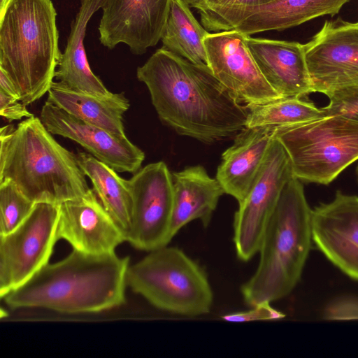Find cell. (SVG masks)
I'll return each instance as SVG.
<instances>
[{
    "instance_id": "d4e9b609",
    "label": "cell",
    "mask_w": 358,
    "mask_h": 358,
    "mask_svg": "<svg viewBox=\"0 0 358 358\" xmlns=\"http://www.w3.org/2000/svg\"><path fill=\"white\" fill-rule=\"evenodd\" d=\"M246 128L288 127L322 118V108L299 97L280 98L249 107Z\"/></svg>"
},
{
    "instance_id": "30bf717a",
    "label": "cell",
    "mask_w": 358,
    "mask_h": 358,
    "mask_svg": "<svg viewBox=\"0 0 358 358\" xmlns=\"http://www.w3.org/2000/svg\"><path fill=\"white\" fill-rule=\"evenodd\" d=\"M128 182L132 215L126 241L147 252L167 245L172 240V173L164 162H158L140 169Z\"/></svg>"
},
{
    "instance_id": "4dcf8cb0",
    "label": "cell",
    "mask_w": 358,
    "mask_h": 358,
    "mask_svg": "<svg viewBox=\"0 0 358 358\" xmlns=\"http://www.w3.org/2000/svg\"><path fill=\"white\" fill-rule=\"evenodd\" d=\"M26 106L19 99L0 91V115L5 119L13 121L32 117L34 115Z\"/></svg>"
},
{
    "instance_id": "cb8c5ba5",
    "label": "cell",
    "mask_w": 358,
    "mask_h": 358,
    "mask_svg": "<svg viewBox=\"0 0 358 358\" xmlns=\"http://www.w3.org/2000/svg\"><path fill=\"white\" fill-rule=\"evenodd\" d=\"M208 33L185 2L171 0L162 48L192 63L208 65L204 39Z\"/></svg>"
},
{
    "instance_id": "f1b7e54d",
    "label": "cell",
    "mask_w": 358,
    "mask_h": 358,
    "mask_svg": "<svg viewBox=\"0 0 358 358\" xmlns=\"http://www.w3.org/2000/svg\"><path fill=\"white\" fill-rule=\"evenodd\" d=\"M322 318L331 321L358 320V296L345 295L331 300L323 310Z\"/></svg>"
},
{
    "instance_id": "9c48e42d",
    "label": "cell",
    "mask_w": 358,
    "mask_h": 358,
    "mask_svg": "<svg viewBox=\"0 0 358 358\" xmlns=\"http://www.w3.org/2000/svg\"><path fill=\"white\" fill-rule=\"evenodd\" d=\"M59 204L36 203L16 229L0 235V296L20 287L48 264L58 240Z\"/></svg>"
},
{
    "instance_id": "6da1fadb",
    "label": "cell",
    "mask_w": 358,
    "mask_h": 358,
    "mask_svg": "<svg viewBox=\"0 0 358 358\" xmlns=\"http://www.w3.org/2000/svg\"><path fill=\"white\" fill-rule=\"evenodd\" d=\"M160 120L180 135L212 143L246 129L248 106L213 73L164 48L136 71Z\"/></svg>"
},
{
    "instance_id": "ac0fdd59",
    "label": "cell",
    "mask_w": 358,
    "mask_h": 358,
    "mask_svg": "<svg viewBox=\"0 0 358 358\" xmlns=\"http://www.w3.org/2000/svg\"><path fill=\"white\" fill-rule=\"evenodd\" d=\"M274 129L246 128L222 155L215 178L224 192L238 203L245 198L259 173Z\"/></svg>"
},
{
    "instance_id": "277c9868",
    "label": "cell",
    "mask_w": 358,
    "mask_h": 358,
    "mask_svg": "<svg viewBox=\"0 0 358 358\" xmlns=\"http://www.w3.org/2000/svg\"><path fill=\"white\" fill-rule=\"evenodd\" d=\"M311 215L303 185L293 177L285 185L263 235L257 270L241 287L246 304L271 303L296 286L313 243Z\"/></svg>"
},
{
    "instance_id": "4316f807",
    "label": "cell",
    "mask_w": 358,
    "mask_h": 358,
    "mask_svg": "<svg viewBox=\"0 0 358 358\" xmlns=\"http://www.w3.org/2000/svg\"><path fill=\"white\" fill-rule=\"evenodd\" d=\"M35 203L11 182H0V235L20 225L32 211Z\"/></svg>"
},
{
    "instance_id": "7a4b0ae2",
    "label": "cell",
    "mask_w": 358,
    "mask_h": 358,
    "mask_svg": "<svg viewBox=\"0 0 358 358\" xmlns=\"http://www.w3.org/2000/svg\"><path fill=\"white\" fill-rule=\"evenodd\" d=\"M129 258L115 252L92 254L73 249L47 264L3 299L11 309L41 308L61 313H93L125 301Z\"/></svg>"
},
{
    "instance_id": "d6986e66",
    "label": "cell",
    "mask_w": 358,
    "mask_h": 358,
    "mask_svg": "<svg viewBox=\"0 0 358 358\" xmlns=\"http://www.w3.org/2000/svg\"><path fill=\"white\" fill-rule=\"evenodd\" d=\"M173 209L171 226L173 238L182 227L199 220L206 227L220 197L225 192L220 183L201 166L172 173Z\"/></svg>"
},
{
    "instance_id": "ba28073f",
    "label": "cell",
    "mask_w": 358,
    "mask_h": 358,
    "mask_svg": "<svg viewBox=\"0 0 358 358\" xmlns=\"http://www.w3.org/2000/svg\"><path fill=\"white\" fill-rule=\"evenodd\" d=\"M293 177L288 153L273 136L255 181L234 214V242L238 259L248 262L258 252L282 191Z\"/></svg>"
},
{
    "instance_id": "3957f363",
    "label": "cell",
    "mask_w": 358,
    "mask_h": 358,
    "mask_svg": "<svg viewBox=\"0 0 358 358\" xmlns=\"http://www.w3.org/2000/svg\"><path fill=\"white\" fill-rule=\"evenodd\" d=\"M0 182H13L34 202L57 204L90 188L76 155L62 146L33 115L0 129Z\"/></svg>"
},
{
    "instance_id": "8fae6325",
    "label": "cell",
    "mask_w": 358,
    "mask_h": 358,
    "mask_svg": "<svg viewBox=\"0 0 358 358\" xmlns=\"http://www.w3.org/2000/svg\"><path fill=\"white\" fill-rule=\"evenodd\" d=\"M303 46L312 92L358 87V22L326 20Z\"/></svg>"
},
{
    "instance_id": "44dd1931",
    "label": "cell",
    "mask_w": 358,
    "mask_h": 358,
    "mask_svg": "<svg viewBox=\"0 0 358 358\" xmlns=\"http://www.w3.org/2000/svg\"><path fill=\"white\" fill-rule=\"evenodd\" d=\"M350 1L275 0L247 11L234 29L249 36L281 31L322 15H334Z\"/></svg>"
},
{
    "instance_id": "52a82bcc",
    "label": "cell",
    "mask_w": 358,
    "mask_h": 358,
    "mask_svg": "<svg viewBox=\"0 0 358 358\" xmlns=\"http://www.w3.org/2000/svg\"><path fill=\"white\" fill-rule=\"evenodd\" d=\"M300 180L328 185L358 159V122L327 116L274 129Z\"/></svg>"
},
{
    "instance_id": "2e32d148",
    "label": "cell",
    "mask_w": 358,
    "mask_h": 358,
    "mask_svg": "<svg viewBox=\"0 0 358 358\" xmlns=\"http://www.w3.org/2000/svg\"><path fill=\"white\" fill-rule=\"evenodd\" d=\"M58 240L73 249L92 254L115 252L125 236L92 188L85 194L60 204Z\"/></svg>"
},
{
    "instance_id": "7402d4cb",
    "label": "cell",
    "mask_w": 358,
    "mask_h": 358,
    "mask_svg": "<svg viewBox=\"0 0 358 358\" xmlns=\"http://www.w3.org/2000/svg\"><path fill=\"white\" fill-rule=\"evenodd\" d=\"M48 94L46 101L64 111L87 123L126 136L123 115L130 104L124 93L99 97L74 91L53 81Z\"/></svg>"
},
{
    "instance_id": "484cf974",
    "label": "cell",
    "mask_w": 358,
    "mask_h": 358,
    "mask_svg": "<svg viewBox=\"0 0 358 358\" xmlns=\"http://www.w3.org/2000/svg\"><path fill=\"white\" fill-rule=\"evenodd\" d=\"M273 1L275 0H221L199 10L201 22L210 31L232 30L247 11Z\"/></svg>"
},
{
    "instance_id": "1f68e13d",
    "label": "cell",
    "mask_w": 358,
    "mask_h": 358,
    "mask_svg": "<svg viewBox=\"0 0 358 358\" xmlns=\"http://www.w3.org/2000/svg\"><path fill=\"white\" fill-rule=\"evenodd\" d=\"M0 91L20 100L19 94L13 83L8 76L1 69H0Z\"/></svg>"
},
{
    "instance_id": "9a60e30c",
    "label": "cell",
    "mask_w": 358,
    "mask_h": 358,
    "mask_svg": "<svg viewBox=\"0 0 358 358\" xmlns=\"http://www.w3.org/2000/svg\"><path fill=\"white\" fill-rule=\"evenodd\" d=\"M40 119L52 135L76 142L117 172L135 173L141 169L145 154L127 136L87 123L47 101Z\"/></svg>"
},
{
    "instance_id": "e575fe53",
    "label": "cell",
    "mask_w": 358,
    "mask_h": 358,
    "mask_svg": "<svg viewBox=\"0 0 358 358\" xmlns=\"http://www.w3.org/2000/svg\"><path fill=\"white\" fill-rule=\"evenodd\" d=\"M357 176H358V166L357 168Z\"/></svg>"
},
{
    "instance_id": "603a6c76",
    "label": "cell",
    "mask_w": 358,
    "mask_h": 358,
    "mask_svg": "<svg viewBox=\"0 0 358 358\" xmlns=\"http://www.w3.org/2000/svg\"><path fill=\"white\" fill-rule=\"evenodd\" d=\"M79 166L90 178L92 189L103 207L116 222L125 239L131 225L132 198L129 182L91 154H76Z\"/></svg>"
},
{
    "instance_id": "f546056e",
    "label": "cell",
    "mask_w": 358,
    "mask_h": 358,
    "mask_svg": "<svg viewBox=\"0 0 358 358\" xmlns=\"http://www.w3.org/2000/svg\"><path fill=\"white\" fill-rule=\"evenodd\" d=\"M252 307L249 310L226 314L222 319L228 322H243L276 320L285 316L283 313L273 308L269 302H262Z\"/></svg>"
},
{
    "instance_id": "ffe728a7",
    "label": "cell",
    "mask_w": 358,
    "mask_h": 358,
    "mask_svg": "<svg viewBox=\"0 0 358 358\" xmlns=\"http://www.w3.org/2000/svg\"><path fill=\"white\" fill-rule=\"evenodd\" d=\"M105 0H81L80 6L71 23V30L64 50L55 73V78L76 92L103 97L110 92L92 72L84 45L88 22L102 8Z\"/></svg>"
},
{
    "instance_id": "d6a6232c",
    "label": "cell",
    "mask_w": 358,
    "mask_h": 358,
    "mask_svg": "<svg viewBox=\"0 0 358 358\" xmlns=\"http://www.w3.org/2000/svg\"><path fill=\"white\" fill-rule=\"evenodd\" d=\"M189 8H194L199 10L216 4L221 0H182Z\"/></svg>"
},
{
    "instance_id": "e0dca14e",
    "label": "cell",
    "mask_w": 358,
    "mask_h": 358,
    "mask_svg": "<svg viewBox=\"0 0 358 358\" xmlns=\"http://www.w3.org/2000/svg\"><path fill=\"white\" fill-rule=\"evenodd\" d=\"M246 43L262 74L282 98L312 92L303 44L249 35Z\"/></svg>"
},
{
    "instance_id": "8992f818",
    "label": "cell",
    "mask_w": 358,
    "mask_h": 358,
    "mask_svg": "<svg viewBox=\"0 0 358 358\" xmlns=\"http://www.w3.org/2000/svg\"><path fill=\"white\" fill-rule=\"evenodd\" d=\"M127 284L157 308L180 315L206 314L213 302L203 269L176 247L152 250L129 265Z\"/></svg>"
},
{
    "instance_id": "83f0119b",
    "label": "cell",
    "mask_w": 358,
    "mask_h": 358,
    "mask_svg": "<svg viewBox=\"0 0 358 358\" xmlns=\"http://www.w3.org/2000/svg\"><path fill=\"white\" fill-rule=\"evenodd\" d=\"M328 105L322 108L324 116H339L358 122V87H345L327 95Z\"/></svg>"
},
{
    "instance_id": "5bb4252c",
    "label": "cell",
    "mask_w": 358,
    "mask_h": 358,
    "mask_svg": "<svg viewBox=\"0 0 358 358\" xmlns=\"http://www.w3.org/2000/svg\"><path fill=\"white\" fill-rule=\"evenodd\" d=\"M313 243L335 266L358 281V196L338 191L312 210Z\"/></svg>"
},
{
    "instance_id": "7c38bea8",
    "label": "cell",
    "mask_w": 358,
    "mask_h": 358,
    "mask_svg": "<svg viewBox=\"0 0 358 358\" xmlns=\"http://www.w3.org/2000/svg\"><path fill=\"white\" fill-rule=\"evenodd\" d=\"M247 36L236 29L208 33L204 44L214 76L250 107L282 97L262 74L247 45Z\"/></svg>"
},
{
    "instance_id": "4fadbf2b",
    "label": "cell",
    "mask_w": 358,
    "mask_h": 358,
    "mask_svg": "<svg viewBox=\"0 0 358 358\" xmlns=\"http://www.w3.org/2000/svg\"><path fill=\"white\" fill-rule=\"evenodd\" d=\"M171 0H105L99 41L112 50L120 43L141 55L161 40Z\"/></svg>"
},
{
    "instance_id": "5b68a950",
    "label": "cell",
    "mask_w": 358,
    "mask_h": 358,
    "mask_svg": "<svg viewBox=\"0 0 358 358\" xmlns=\"http://www.w3.org/2000/svg\"><path fill=\"white\" fill-rule=\"evenodd\" d=\"M52 0H10L0 16V69L28 106L47 93L60 59Z\"/></svg>"
},
{
    "instance_id": "836d02e7",
    "label": "cell",
    "mask_w": 358,
    "mask_h": 358,
    "mask_svg": "<svg viewBox=\"0 0 358 358\" xmlns=\"http://www.w3.org/2000/svg\"><path fill=\"white\" fill-rule=\"evenodd\" d=\"M10 0H0V16L3 13Z\"/></svg>"
}]
</instances>
